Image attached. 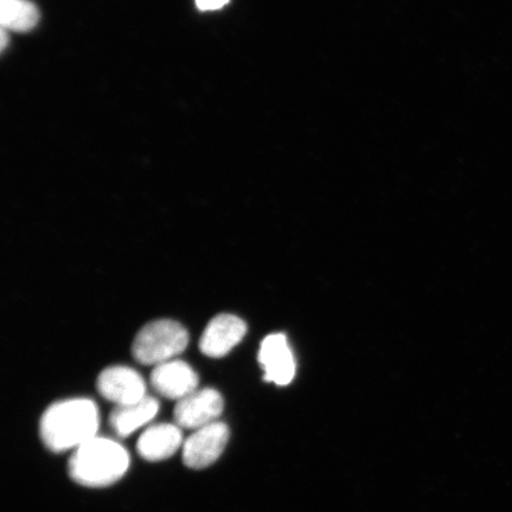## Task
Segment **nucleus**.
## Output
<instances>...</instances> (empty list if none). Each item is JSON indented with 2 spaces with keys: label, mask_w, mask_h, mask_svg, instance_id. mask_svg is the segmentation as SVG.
<instances>
[{
  "label": "nucleus",
  "mask_w": 512,
  "mask_h": 512,
  "mask_svg": "<svg viewBox=\"0 0 512 512\" xmlns=\"http://www.w3.org/2000/svg\"><path fill=\"white\" fill-rule=\"evenodd\" d=\"M99 408L89 399L55 402L43 413L40 434L44 446L54 453L75 451L98 437Z\"/></svg>",
  "instance_id": "f257e3e1"
},
{
  "label": "nucleus",
  "mask_w": 512,
  "mask_h": 512,
  "mask_svg": "<svg viewBox=\"0 0 512 512\" xmlns=\"http://www.w3.org/2000/svg\"><path fill=\"white\" fill-rule=\"evenodd\" d=\"M130 469V454L118 441L95 437L73 451L69 476L86 488H107L123 478Z\"/></svg>",
  "instance_id": "f03ea898"
},
{
  "label": "nucleus",
  "mask_w": 512,
  "mask_h": 512,
  "mask_svg": "<svg viewBox=\"0 0 512 512\" xmlns=\"http://www.w3.org/2000/svg\"><path fill=\"white\" fill-rule=\"evenodd\" d=\"M189 335L182 324L171 319H159L146 324L132 345V355L145 366L175 360L187 349Z\"/></svg>",
  "instance_id": "7ed1b4c3"
},
{
  "label": "nucleus",
  "mask_w": 512,
  "mask_h": 512,
  "mask_svg": "<svg viewBox=\"0 0 512 512\" xmlns=\"http://www.w3.org/2000/svg\"><path fill=\"white\" fill-rule=\"evenodd\" d=\"M230 437L229 427L216 421L194 431L183 444V462L192 470H203L222 456Z\"/></svg>",
  "instance_id": "20e7f679"
},
{
  "label": "nucleus",
  "mask_w": 512,
  "mask_h": 512,
  "mask_svg": "<svg viewBox=\"0 0 512 512\" xmlns=\"http://www.w3.org/2000/svg\"><path fill=\"white\" fill-rule=\"evenodd\" d=\"M222 395L214 388L197 389L194 393L177 401L175 407L176 425L185 430H200L219 421L223 412Z\"/></svg>",
  "instance_id": "39448f33"
},
{
  "label": "nucleus",
  "mask_w": 512,
  "mask_h": 512,
  "mask_svg": "<svg viewBox=\"0 0 512 512\" xmlns=\"http://www.w3.org/2000/svg\"><path fill=\"white\" fill-rule=\"evenodd\" d=\"M96 387L102 398L115 403V406L130 405L147 396L143 376L125 366H113L102 370Z\"/></svg>",
  "instance_id": "423d86ee"
},
{
  "label": "nucleus",
  "mask_w": 512,
  "mask_h": 512,
  "mask_svg": "<svg viewBox=\"0 0 512 512\" xmlns=\"http://www.w3.org/2000/svg\"><path fill=\"white\" fill-rule=\"evenodd\" d=\"M246 332V323L238 316L228 313L216 316L210 320L200 339L202 354L211 358L224 357L242 341Z\"/></svg>",
  "instance_id": "0eeeda50"
},
{
  "label": "nucleus",
  "mask_w": 512,
  "mask_h": 512,
  "mask_svg": "<svg viewBox=\"0 0 512 512\" xmlns=\"http://www.w3.org/2000/svg\"><path fill=\"white\" fill-rule=\"evenodd\" d=\"M151 384L159 395L169 400H182L198 387V375L187 362L172 360L156 366Z\"/></svg>",
  "instance_id": "6e6552de"
},
{
  "label": "nucleus",
  "mask_w": 512,
  "mask_h": 512,
  "mask_svg": "<svg viewBox=\"0 0 512 512\" xmlns=\"http://www.w3.org/2000/svg\"><path fill=\"white\" fill-rule=\"evenodd\" d=\"M259 362L265 371V381L277 386H287L296 375V362L284 335H270L262 341Z\"/></svg>",
  "instance_id": "1a4fd4ad"
},
{
  "label": "nucleus",
  "mask_w": 512,
  "mask_h": 512,
  "mask_svg": "<svg viewBox=\"0 0 512 512\" xmlns=\"http://www.w3.org/2000/svg\"><path fill=\"white\" fill-rule=\"evenodd\" d=\"M183 444L181 427L157 424L146 428L138 440L137 451L147 462L157 463L174 456Z\"/></svg>",
  "instance_id": "9d476101"
},
{
  "label": "nucleus",
  "mask_w": 512,
  "mask_h": 512,
  "mask_svg": "<svg viewBox=\"0 0 512 512\" xmlns=\"http://www.w3.org/2000/svg\"><path fill=\"white\" fill-rule=\"evenodd\" d=\"M159 412V402L147 395L138 402L125 406H115L110 415V425L115 434L121 438L149 424Z\"/></svg>",
  "instance_id": "9b49d317"
},
{
  "label": "nucleus",
  "mask_w": 512,
  "mask_h": 512,
  "mask_svg": "<svg viewBox=\"0 0 512 512\" xmlns=\"http://www.w3.org/2000/svg\"><path fill=\"white\" fill-rule=\"evenodd\" d=\"M40 21L36 6L28 0H0V22L4 29L24 32Z\"/></svg>",
  "instance_id": "f8f14e48"
},
{
  "label": "nucleus",
  "mask_w": 512,
  "mask_h": 512,
  "mask_svg": "<svg viewBox=\"0 0 512 512\" xmlns=\"http://www.w3.org/2000/svg\"><path fill=\"white\" fill-rule=\"evenodd\" d=\"M229 0H196L197 8L202 11H214L223 8Z\"/></svg>",
  "instance_id": "ddd939ff"
},
{
  "label": "nucleus",
  "mask_w": 512,
  "mask_h": 512,
  "mask_svg": "<svg viewBox=\"0 0 512 512\" xmlns=\"http://www.w3.org/2000/svg\"><path fill=\"white\" fill-rule=\"evenodd\" d=\"M6 43H8V36H6L5 29L2 30V50L6 48Z\"/></svg>",
  "instance_id": "4468645a"
}]
</instances>
